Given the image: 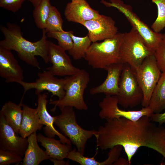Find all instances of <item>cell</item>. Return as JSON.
Listing matches in <instances>:
<instances>
[{
    "mask_svg": "<svg viewBox=\"0 0 165 165\" xmlns=\"http://www.w3.org/2000/svg\"><path fill=\"white\" fill-rule=\"evenodd\" d=\"M94 135L96 146L102 150L121 146L130 164L140 147L157 152L165 158V128L157 125L149 116L133 121L123 117L106 120Z\"/></svg>",
    "mask_w": 165,
    "mask_h": 165,
    "instance_id": "6da1fadb",
    "label": "cell"
},
{
    "mask_svg": "<svg viewBox=\"0 0 165 165\" xmlns=\"http://www.w3.org/2000/svg\"><path fill=\"white\" fill-rule=\"evenodd\" d=\"M0 28L4 36L0 41V46L15 51L22 61L39 69L41 67L36 56L40 57L46 63L49 62L48 40L45 29L40 39L31 42L23 37L20 27L16 24L8 22L6 26L1 25Z\"/></svg>",
    "mask_w": 165,
    "mask_h": 165,
    "instance_id": "7a4b0ae2",
    "label": "cell"
},
{
    "mask_svg": "<svg viewBox=\"0 0 165 165\" xmlns=\"http://www.w3.org/2000/svg\"><path fill=\"white\" fill-rule=\"evenodd\" d=\"M124 33H118L113 37L101 42H92L84 58L94 69H105L121 62L120 47Z\"/></svg>",
    "mask_w": 165,
    "mask_h": 165,
    "instance_id": "3957f363",
    "label": "cell"
},
{
    "mask_svg": "<svg viewBox=\"0 0 165 165\" xmlns=\"http://www.w3.org/2000/svg\"><path fill=\"white\" fill-rule=\"evenodd\" d=\"M64 78L65 95L61 100H51L49 104L54 105L51 110L55 111L57 107L60 108L65 106L72 107L79 110H87L88 107L83 95L90 81L89 73L84 69H79L75 74Z\"/></svg>",
    "mask_w": 165,
    "mask_h": 165,
    "instance_id": "277c9868",
    "label": "cell"
},
{
    "mask_svg": "<svg viewBox=\"0 0 165 165\" xmlns=\"http://www.w3.org/2000/svg\"><path fill=\"white\" fill-rule=\"evenodd\" d=\"M59 108L61 113L54 116V124L75 145L77 151L84 155L87 141L94 136L97 130H88L80 127L77 122L74 107L65 106Z\"/></svg>",
    "mask_w": 165,
    "mask_h": 165,
    "instance_id": "5b68a950",
    "label": "cell"
},
{
    "mask_svg": "<svg viewBox=\"0 0 165 165\" xmlns=\"http://www.w3.org/2000/svg\"><path fill=\"white\" fill-rule=\"evenodd\" d=\"M154 53L146 46L136 30L132 28L129 32L124 33L120 47L121 62L128 64L134 72L146 58Z\"/></svg>",
    "mask_w": 165,
    "mask_h": 165,
    "instance_id": "8992f818",
    "label": "cell"
},
{
    "mask_svg": "<svg viewBox=\"0 0 165 165\" xmlns=\"http://www.w3.org/2000/svg\"><path fill=\"white\" fill-rule=\"evenodd\" d=\"M101 2L107 7L117 9L126 17L133 28L142 37L146 46L154 53L161 39L162 34L154 32L141 20L132 10V6L121 0H101Z\"/></svg>",
    "mask_w": 165,
    "mask_h": 165,
    "instance_id": "52a82bcc",
    "label": "cell"
},
{
    "mask_svg": "<svg viewBox=\"0 0 165 165\" xmlns=\"http://www.w3.org/2000/svg\"><path fill=\"white\" fill-rule=\"evenodd\" d=\"M124 64L117 95L119 104L126 108H133L141 104L143 98V93L134 72L128 64Z\"/></svg>",
    "mask_w": 165,
    "mask_h": 165,
    "instance_id": "ba28073f",
    "label": "cell"
},
{
    "mask_svg": "<svg viewBox=\"0 0 165 165\" xmlns=\"http://www.w3.org/2000/svg\"><path fill=\"white\" fill-rule=\"evenodd\" d=\"M138 83L142 90L143 107L148 106L152 92L162 72L157 64L154 54L146 58L134 71Z\"/></svg>",
    "mask_w": 165,
    "mask_h": 165,
    "instance_id": "9c48e42d",
    "label": "cell"
},
{
    "mask_svg": "<svg viewBox=\"0 0 165 165\" xmlns=\"http://www.w3.org/2000/svg\"><path fill=\"white\" fill-rule=\"evenodd\" d=\"M38 75V78L34 82H28L23 81L19 83L24 89L21 101H22L26 92L32 89L35 90V94L38 95L45 90L51 93L52 96L57 97L58 100L63 98L65 93L64 78L58 79L47 70L39 72Z\"/></svg>",
    "mask_w": 165,
    "mask_h": 165,
    "instance_id": "30bf717a",
    "label": "cell"
},
{
    "mask_svg": "<svg viewBox=\"0 0 165 165\" xmlns=\"http://www.w3.org/2000/svg\"><path fill=\"white\" fill-rule=\"evenodd\" d=\"M66 50L53 42L48 41V56L52 66L46 69L54 75L67 76L76 73L80 69L72 64Z\"/></svg>",
    "mask_w": 165,
    "mask_h": 165,
    "instance_id": "8fae6325",
    "label": "cell"
},
{
    "mask_svg": "<svg viewBox=\"0 0 165 165\" xmlns=\"http://www.w3.org/2000/svg\"><path fill=\"white\" fill-rule=\"evenodd\" d=\"M18 134L0 113V149L13 152L23 158L28 146V139Z\"/></svg>",
    "mask_w": 165,
    "mask_h": 165,
    "instance_id": "7c38bea8",
    "label": "cell"
},
{
    "mask_svg": "<svg viewBox=\"0 0 165 165\" xmlns=\"http://www.w3.org/2000/svg\"><path fill=\"white\" fill-rule=\"evenodd\" d=\"M88 31V35L92 42L112 38L118 33V28L110 16L101 15L81 24Z\"/></svg>",
    "mask_w": 165,
    "mask_h": 165,
    "instance_id": "4fadbf2b",
    "label": "cell"
},
{
    "mask_svg": "<svg viewBox=\"0 0 165 165\" xmlns=\"http://www.w3.org/2000/svg\"><path fill=\"white\" fill-rule=\"evenodd\" d=\"M0 76L7 83L24 81L23 71L11 50L0 46Z\"/></svg>",
    "mask_w": 165,
    "mask_h": 165,
    "instance_id": "5bb4252c",
    "label": "cell"
},
{
    "mask_svg": "<svg viewBox=\"0 0 165 165\" xmlns=\"http://www.w3.org/2000/svg\"><path fill=\"white\" fill-rule=\"evenodd\" d=\"M99 12L92 8L86 0L72 1L65 9L64 15L67 20L81 24L100 15Z\"/></svg>",
    "mask_w": 165,
    "mask_h": 165,
    "instance_id": "9a60e30c",
    "label": "cell"
},
{
    "mask_svg": "<svg viewBox=\"0 0 165 165\" xmlns=\"http://www.w3.org/2000/svg\"><path fill=\"white\" fill-rule=\"evenodd\" d=\"M124 64L122 62L110 65L105 68L107 72L104 81L98 86L91 88L92 95L103 93L107 95H117L119 92V83Z\"/></svg>",
    "mask_w": 165,
    "mask_h": 165,
    "instance_id": "2e32d148",
    "label": "cell"
},
{
    "mask_svg": "<svg viewBox=\"0 0 165 165\" xmlns=\"http://www.w3.org/2000/svg\"><path fill=\"white\" fill-rule=\"evenodd\" d=\"M47 97L46 93L41 94L38 95L37 99V108L41 123L45 126L43 128L44 133L48 137L54 138L56 135L63 143L71 145L70 140L57 130L54 126V116H51L47 109Z\"/></svg>",
    "mask_w": 165,
    "mask_h": 165,
    "instance_id": "e0dca14e",
    "label": "cell"
},
{
    "mask_svg": "<svg viewBox=\"0 0 165 165\" xmlns=\"http://www.w3.org/2000/svg\"><path fill=\"white\" fill-rule=\"evenodd\" d=\"M22 106L23 114L19 134L25 138L37 130H41L43 125L37 108H34L23 103Z\"/></svg>",
    "mask_w": 165,
    "mask_h": 165,
    "instance_id": "ac0fdd59",
    "label": "cell"
},
{
    "mask_svg": "<svg viewBox=\"0 0 165 165\" xmlns=\"http://www.w3.org/2000/svg\"><path fill=\"white\" fill-rule=\"evenodd\" d=\"M37 138L50 158L59 160L67 158L69 152L72 150L71 145L63 143L60 140L53 138L46 137L39 134H37Z\"/></svg>",
    "mask_w": 165,
    "mask_h": 165,
    "instance_id": "d6986e66",
    "label": "cell"
},
{
    "mask_svg": "<svg viewBox=\"0 0 165 165\" xmlns=\"http://www.w3.org/2000/svg\"><path fill=\"white\" fill-rule=\"evenodd\" d=\"M28 146L22 161L23 165H38L50 157L46 151L42 149L38 144L37 134L34 132L27 137Z\"/></svg>",
    "mask_w": 165,
    "mask_h": 165,
    "instance_id": "ffe728a7",
    "label": "cell"
},
{
    "mask_svg": "<svg viewBox=\"0 0 165 165\" xmlns=\"http://www.w3.org/2000/svg\"><path fill=\"white\" fill-rule=\"evenodd\" d=\"M22 102L19 104L9 101L3 105L0 111L4 116L9 125L17 134L20 129L22 119L23 110Z\"/></svg>",
    "mask_w": 165,
    "mask_h": 165,
    "instance_id": "44dd1931",
    "label": "cell"
},
{
    "mask_svg": "<svg viewBox=\"0 0 165 165\" xmlns=\"http://www.w3.org/2000/svg\"><path fill=\"white\" fill-rule=\"evenodd\" d=\"M148 106L153 113H160L165 108V73H162L152 93Z\"/></svg>",
    "mask_w": 165,
    "mask_h": 165,
    "instance_id": "7402d4cb",
    "label": "cell"
},
{
    "mask_svg": "<svg viewBox=\"0 0 165 165\" xmlns=\"http://www.w3.org/2000/svg\"><path fill=\"white\" fill-rule=\"evenodd\" d=\"M71 35L73 40L72 48L68 51L69 54L76 60L84 58L92 42L87 35L83 37L75 36L72 31Z\"/></svg>",
    "mask_w": 165,
    "mask_h": 165,
    "instance_id": "603a6c76",
    "label": "cell"
},
{
    "mask_svg": "<svg viewBox=\"0 0 165 165\" xmlns=\"http://www.w3.org/2000/svg\"><path fill=\"white\" fill-rule=\"evenodd\" d=\"M118 99L117 95H107L99 103L101 110L99 116L106 120L115 118V112L118 107Z\"/></svg>",
    "mask_w": 165,
    "mask_h": 165,
    "instance_id": "cb8c5ba5",
    "label": "cell"
},
{
    "mask_svg": "<svg viewBox=\"0 0 165 165\" xmlns=\"http://www.w3.org/2000/svg\"><path fill=\"white\" fill-rule=\"evenodd\" d=\"M52 6L50 0H42L35 7L33 17L35 23L38 28L45 29Z\"/></svg>",
    "mask_w": 165,
    "mask_h": 165,
    "instance_id": "d4e9b609",
    "label": "cell"
},
{
    "mask_svg": "<svg viewBox=\"0 0 165 165\" xmlns=\"http://www.w3.org/2000/svg\"><path fill=\"white\" fill-rule=\"evenodd\" d=\"M63 20L60 13L56 7L52 6L46 22L45 28L46 32L47 33L63 31Z\"/></svg>",
    "mask_w": 165,
    "mask_h": 165,
    "instance_id": "484cf974",
    "label": "cell"
},
{
    "mask_svg": "<svg viewBox=\"0 0 165 165\" xmlns=\"http://www.w3.org/2000/svg\"><path fill=\"white\" fill-rule=\"evenodd\" d=\"M72 31H50L47 33V36L56 39L58 45L66 51L71 49L73 45V40L71 35Z\"/></svg>",
    "mask_w": 165,
    "mask_h": 165,
    "instance_id": "4316f807",
    "label": "cell"
},
{
    "mask_svg": "<svg viewBox=\"0 0 165 165\" xmlns=\"http://www.w3.org/2000/svg\"><path fill=\"white\" fill-rule=\"evenodd\" d=\"M157 6V16L151 26L154 32L160 33L165 27V0H151Z\"/></svg>",
    "mask_w": 165,
    "mask_h": 165,
    "instance_id": "83f0119b",
    "label": "cell"
},
{
    "mask_svg": "<svg viewBox=\"0 0 165 165\" xmlns=\"http://www.w3.org/2000/svg\"><path fill=\"white\" fill-rule=\"evenodd\" d=\"M154 55L160 69L162 73H165V33L162 34Z\"/></svg>",
    "mask_w": 165,
    "mask_h": 165,
    "instance_id": "f1b7e54d",
    "label": "cell"
},
{
    "mask_svg": "<svg viewBox=\"0 0 165 165\" xmlns=\"http://www.w3.org/2000/svg\"><path fill=\"white\" fill-rule=\"evenodd\" d=\"M23 160L22 157L15 152L0 149V165L19 164Z\"/></svg>",
    "mask_w": 165,
    "mask_h": 165,
    "instance_id": "f546056e",
    "label": "cell"
},
{
    "mask_svg": "<svg viewBox=\"0 0 165 165\" xmlns=\"http://www.w3.org/2000/svg\"><path fill=\"white\" fill-rule=\"evenodd\" d=\"M26 0H0V7L15 13L21 8Z\"/></svg>",
    "mask_w": 165,
    "mask_h": 165,
    "instance_id": "4dcf8cb0",
    "label": "cell"
},
{
    "mask_svg": "<svg viewBox=\"0 0 165 165\" xmlns=\"http://www.w3.org/2000/svg\"><path fill=\"white\" fill-rule=\"evenodd\" d=\"M149 117L152 121L158 123L159 125L165 123V112L163 113H153Z\"/></svg>",
    "mask_w": 165,
    "mask_h": 165,
    "instance_id": "1f68e13d",
    "label": "cell"
},
{
    "mask_svg": "<svg viewBox=\"0 0 165 165\" xmlns=\"http://www.w3.org/2000/svg\"><path fill=\"white\" fill-rule=\"evenodd\" d=\"M50 160L53 162L55 165H69V163L68 161H65L63 160H59L54 159L50 158Z\"/></svg>",
    "mask_w": 165,
    "mask_h": 165,
    "instance_id": "d6a6232c",
    "label": "cell"
},
{
    "mask_svg": "<svg viewBox=\"0 0 165 165\" xmlns=\"http://www.w3.org/2000/svg\"><path fill=\"white\" fill-rule=\"evenodd\" d=\"M113 165H130L127 159L123 158H119L115 162Z\"/></svg>",
    "mask_w": 165,
    "mask_h": 165,
    "instance_id": "836d02e7",
    "label": "cell"
},
{
    "mask_svg": "<svg viewBox=\"0 0 165 165\" xmlns=\"http://www.w3.org/2000/svg\"><path fill=\"white\" fill-rule=\"evenodd\" d=\"M35 7L38 5L42 0H28Z\"/></svg>",
    "mask_w": 165,
    "mask_h": 165,
    "instance_id": "e575fe53",
    "label": "cell"
},
{
    "mask_svg": "<svg viewBox=\"0 0 165 165\" xmlns=\"http://www.w3.org/2000/svg\"><path fill=\"white\" fill-rule=\"evenodd\" d=\"M76 0H72V1H76Z\"/></svg>",
    "mask_w": 165,
    "mask_h": 165,
    "instance_id": "d590c367",
    "label": "cell"
}]
</instances>
